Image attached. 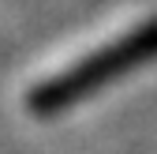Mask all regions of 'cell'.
Returning a JSON list of instances; mask_svg holds the SVG:
<instances>
[{
  "mask_svg": "<svg viewBox=\"0 0 157 154\" xmlns=\"http://www.w3.org/2000/svg\"><path fill=\"white\" fill-rule=\"evenodd\" d=\"M153 49H157V26H146V30H139V34L124 38V42H116V45L105 49V53L86 56L75 71H67L64 79H56V83H49V87L41 90V98L64 102V94H78V90H86L90 83H101V79H109V75H116L124 64L150 56Z\"/></svg>",
  "mask_w": 157,
  "mask_h": 154,
  "instance_id": "cell-1",
  "label": "cell"
}]
</instances>
